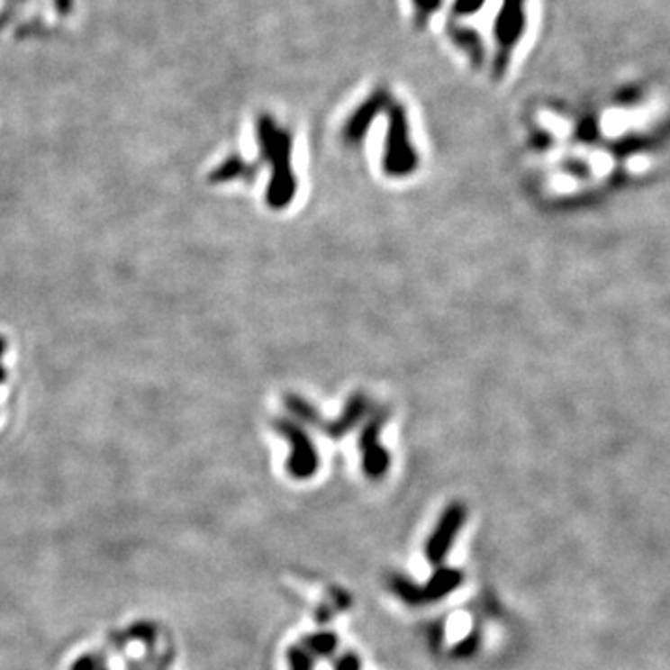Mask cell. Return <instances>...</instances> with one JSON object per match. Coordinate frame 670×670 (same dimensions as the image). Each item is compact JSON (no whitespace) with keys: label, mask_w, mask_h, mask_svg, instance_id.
Here are the masks:
<instances>
[{"label":"cell","mask_w":670,"mask_h":670,"mask_svg":"<svg viewBox=\"0 0 670 670\" xmlns=\"http://www.w3.org/2000/svg\"><path fill=\"white\" fill-rule=\"evenodd\" d=\"M464 575L460 570L438 566L427 584H415L406 577L391 579V591H394L408 605H427L443 600L455 593L462 584Z\"/></svg>","instance_id":"obj_1"},{"label":"cell","mask_w":670,"mask_h":670,"mask_svg":"<svg viewBox=\"0 0 670 670\" xmlns=\"http://www.w3.org/2000/svg\"><path fill=\"white\" fill-rule=\"evenodd\" d=\"M464 521H466V507L460 505V502H453L451 507L445 509L436 529L432 530L430 539L427 540L425 553L430 565L441 566L445 557L449 555Z\"/></svg>","instance_id":"obj_2"},{"label":"cell","mask_w":670,"mask_h":670,"mask_svg":"<svg viewBox=\"0 0 670 670\" xmlns=\"http://www.w3.org/2000/svg\"><path fill=\"white\" fill-rule=\"evenodd\" d=\"M279 432H282L284 436L289 438L291 445H293V453H291V458H289V471L294 479H310L312 475L317 471V466H319V458H317V453L313 449L312 441L307 439V436L298 430L296 427H293L291 423L284 421L279 423Z\"/></svg>","instance_id":"obj_3"},{"label":"cell","mask_w":670,"mask_h":670,"mask_svg":"<svg viewBox=\"0 0 670 670\" xmlns=\"http://www.w3.org/2000/svg\"><path fill=\"white\" fill-rule=\"evenodd\" d=\"M363 447V469L369 479H380L389 467V455L378 443V425H371L361 439Z\"/></svg>","instance_id":"obj_4"},{"label":"cell","mask_w":670,"mask_h":670,"mask_svg":"<svg viewBox=\"0 0 670 670\" xmlns=\"http://www.w3.org/2000/svg\"><path fill=\"white\" fill-rule=\"evenodd\" d=\"M338 635L331 631H319L310 637H305L303 645L313 656H330L338 648Z\"/></svg>","instance_id":"obj_5"},{"label":"cell","mask_w":670,"mask_h":670,"mask_svg":"<svg viewBox=\"0 0 670 670\" xmlns=\"http://www.w3.org/2000/svg\"><path fill=\"white\" fill-rule=\"evenodd\" d=\"M287 659H289L291 670H313V666H315L313 654L307 648H300V647L289 648Z\"/></svg>","instance_id":"obj_6"},{"label":"cell","mask_w":670,"mask_h":670,"mask_svg":"<svg viewBox=\"0 0 670 670\" xmlns=\"http://www.w3.org/2000/svg\"><path fill=\"white\" fill-rule=\"evenodd\" d=\"M479 647H481V635L477 631H471L453 648V656L458 659H469L477 654Z\"/></svg>","instance_id":"obj_7"},{"label":"cell","mask_w":670,"mask_h":670,"mask_svg":"<svg viewBox=\"0 0 670 670\" xmlns=\"http://www.w3.org/2000/svg\"><path fill=\"white\" fill-rule=\"evenodd\" d=\"M157 637V628L149 622H138L134 624L127 633H125V638L131 640V638H136V640H146V642H153Z\"/></svg>","instance_id":"obj_8"},{"label":"cell","mask_w":670,"mask_h":670,"mask_svg":"<svg viewBox=\"0 0 670 670\" xmlns=\"http://www.w3.org/2000/svg\"><path fill=\"white\" fill-rule=\"evenodd\" d=\"M103 659L99 656H82L71 665V670H101Z\"/></svg>","instance_id":"obj_9"},{"label":"cell","mask_w":670,"mask_h":670,"mask_svg":"<svg viewBox=\"0 0 670 670\" xmlns=\"http://www.w3.org/2000/svg\"><path fill=\"white\" fill-rule=\"evenodd\" d=\"M335 670H361V661L356 654H347L335 663Z\"/></svg>","instance_id":"obj_10"},{"label":"cell","mask_w":670,"mask_h":670,"mask_svg":"<svg viewBox=\"0 0 670 670\" xmlns=\"http://www.w3.org/2000/svg\"><path fill=\"white\" fill-rule=\"evenodd\" d=\"M101 670H106V668H101Z\"/></svg>","instance_id":"obj_11"}]
</instances>
